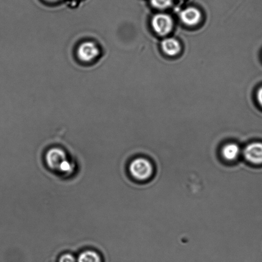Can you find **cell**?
Masks as SVG:
<instances>
[{
	"label": "cell",
	"instance_id": "obj_1",
	"mask_svg": "<svg viewBox=\"0 0 262 262\" xmlns=\"http://www.w3.org/2000/svg\"><path fill=\"white\" fill-rule=\"evenodd\" d=\"M129 172L131 176L136 180L146 181L152 176L154 168L152 164L147 159L138 158L131 162Z\"/></svg>",
	"mask_w": 262,
	"mask_h": 262
},
{
	"label": "cell",
	"instance_id": "obj_2",
	"mask_svg": "<svg viewBox=\"0 0 262 262\" xmlns=\"http://www.w3.org/2000/svg\"><path fill=\"white\" fill-rule=\"evenodd\" d=\"M154 31L161 36L168 35L173 27V22L169 15L164 14H157L151 21Z\"/></svg>",
	"mask_w": 262,
	"mask_h": 262
},
{
	"label": "cell",
	"instance_id": "obj_3",
	"mask_svg": "<svg viewBox=\"0 0 262 262\" xmlns=\"http://www.w3.org/2000/svg\"><path fill=\"white\" fill-rule=\"evenodd\" d=\"M78 58L84 63H90L95 60L99 55L100 51L96 43L88 41L82 43L78 48Z\"/></svg>",
	"mask_w": 262,
	"mask_h": 262
},
{
	"label": "cell",
	"instance_id": "obj_4",
	"mask_svg": "<svg viewBox=\"0 0 262 262\" xmlns=\"http://www.w3.org/2000/svg\"><path fill=\"white\" fill-rule=\"evenodd\" d=\"M67 159L68 158L65 151L58 148L51 149L46 155V161L48 166L55 171H58L61 164Z\"/></svg>",
	"mask_w": 262,
	"mask_h": 262
},
{
	"label": "cell",
	"instance_id": "obj_5",
	"mask_svg": "<svg viewBox=\"0 0 262 262\" xmlns=\"http://www.w3.org/2000/svg\"><path fill=\"white\" fill-rule=\"evenodd\" d=\"M243 155L248 163L260 165L262 164V143L250 144L244 150Z\"/></svg>",
	"mask_w": 262,
	"mask_h": 262
},
{
	"label": "cell",
	"instance_id": "obj_6",
	"mask_svg": "<svg viewBox=\"0 0 262 262\" xmlns=\"http://www.w3.org/2000/svg\"><path fill=\"white\" fill-rule=\"evenodd\" d=\"M201 13L194 7H189L181 12V19L182 22L188 26L199 24L201 20Z\"/></svg>",
	"mask_w": 262,
	"mask_h": 262
},
{
	"label": "cell",
	"instance_id": "obj_7",
	"mask_svg": "<svg viewBox=\"0 0 262 262\" xmlns=\"http://www.w3.org/2000/svg\"><path fill=\"white\" fill-rule=\"evenodd\" d=\"M241 154L239 146L235 143H228L222 149V157L228 162L237 160Z\"/></svg>",
	"mask_w": 262,
	"mask_h": 262
},
{
	"label": "cell",
	"instance_id": "obj_8",
	"mask_svg": "<svg viewBox=\"0 0 262 262\" xmlns=\"http://www.w3.org/2000/svg\"><path fill=\"white\" fill-rule=\"evenodd\" d=\"M164 53L169 56H176L181 51V47L178 41L173 38L164 39L161 44Z\"/></svg>",
	"mask_w": 262,
	"mask_h": 262
},
{
	"label": "cell",
	"instance_id": "obj_9",
	"mask_svg": "<svg viewBox=\"0 0 262 262\" xmlns=\"http://www.w3.org/2000/svg\"><path fill=\"white\" fill-rule=\"evenodd\" d=\"M78 262H101L100 256L94 251H86L82 253L78 257Z\"/></svg>",
	"mask_w": 262,
	"mask_h": 262
},
{
	"label": "cell",
	"instance_id": "obj_10",
	"mask_svg": "<svg viewBox=\"0 0 262 262\" xmlns=\"http://www.w3.org/2000/svg\"><path fill=\"white\" fill-rule=\"evenodd\" d=\"M152 6L158 9H166L171 6L172 0H150Z\"/></svg>",
	"mask_w": 262,
	"mask_h": 262
},
{
	"label": "cell",
	"instance_id": "obj_11",
	"mask_svg": "<svg viewBox=\"0 0 262 262\" xmlns=\"http://www.w3.org/2000/svg\"><path fill=\"white\" fill-rule=\"evenodd\" d=\"M74 168V166L73 164L67 159L61 164L60 168L58 169V171L64 174H69L73 173Z\"/></svg>",
	"mask_w": 262,
	"mask_h": 262
},
{
	"label": "cell",
	"instance_id": "obj_12",
	"mask_svg": "<svg viewBox=\"0 0 262 262\" xmlns=\"http://www.w3.org/2000/svg\"><path fill=\"white\" fill-rule=\"evenodd\" d=\"M60 262H76L75 258L70 254H66L60 258Z\"/></svg>",
	"mask_w": 262,
	"mask_h": 262
},
{
	"label": "cell",
	"instance_id": "obj_13",
	"mask_svg": "<svg viewBox=\"0 0 262 262\" xmlns=\"http://www.w3.org/2000/svg\"><path fill=\"white\" fill-rule=\"evenodd\" d=\"M257 99L259 102V104H260L262 107V87L260 89L258 90L257 92Z\"/></svg>",
	"mask_w": 262,
	"mask_h": 262
},
{
	"label": "cell",
	"instance_id": "obj_14",
	"mask_svg": "<svg viewBox=\"0 0 262 262\" xmlns=\"http://www.w3.org/2000/svg\"><path fill=\"white\" fill-rule=\"evenodd\" d=\"M46 1L50 2H56L60 1V0H46Z\"/></svg>",
	"mask_w": 262,
	"mask_h": 262
}]
</instances>
